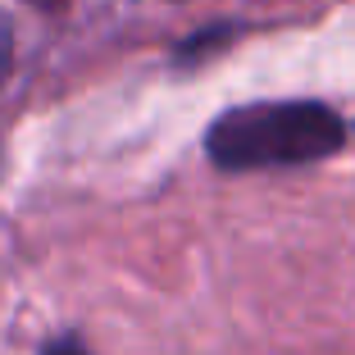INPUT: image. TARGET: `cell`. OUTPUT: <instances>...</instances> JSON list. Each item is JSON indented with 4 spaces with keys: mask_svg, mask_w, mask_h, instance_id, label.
Masks as SVG:
<instances>
[{
    "mask_svg": "<svg viewBox=\"0 0 355 355\" xmlns=\"http://www.w3.org/2000/svg\"><path fill=\"white\" fill-rule=\"evenodd\" d=\"M10 64H14V32L5 23V14H0V83L10 78Z\"/></svg>",
    "mask_w": 355,
    "mask_h": 355,
    "instance_id": "2",
    "label": "cell"
},
{
    "mask_svg": "<svg viewBox=\"0 0 355 355\" xmlns=\"http://www.w3.org/2000/svg\"><path fill=\"white\" fill-rule=\"evenodd\" d=\"M342 146V119L328 105H246L209 128L205 150L223 168H264V164H305Z\"/></svg>",
    "mask_w": 355,
    "mask_h": 355,
    "instance_id": "1",
    "label": "cell"
},
{
    "mask_svg": "<svg viewBox=\"0 0 355 355\" xmlns=\"http://www.w3.org/2000/svg\"><path fill=\"white\" fill-rule=\"evenodd\" d=\"M46 355H87V351L78 342H69V337H64V342H51V346H46Z\"/></svg>",
    "mask_w": 355,
    "mask_h": 355,
    "instance_id": "3",
    "label": "cell"
}]
</instances>
